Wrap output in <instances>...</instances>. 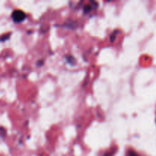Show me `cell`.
<instances>
[{"mask_svg": "<svg viewBox=\"0 0 156 156\" xmlns=\"http://www.w3.org/2000/svg\"><path fill=\"white\" fill-rule=\"evenodd\" d=\"M27 17L25 12L23 11L20 10V9H17V10L13 11L12 14V18L15 23H21L23 21H24Z\"/></svg>", "mask_w": 156, "mask_h": 156, "instance_id": "6da1fadb", "label": "cell"}, {"mask_svg": "<svg viewBox=\"0 0 156 156\" xmlns=\"http://www.w3.org/2000/svg\"><path fill=\"white\" fill-rule=\"evenodd\" d=\"M97 5H98V3L95 2H91L89 4L86 5L84 7V9H83L84 12H85V14L89 13V12H91L93 9H95V8L97 7V6H96Z\"/></svg>", "mask_w": 156, "mask_h": 156, "instance_id": "7a4b0ae2", "label": "cell"}, {"mask_svg": "<svg viewBox=\"0 0 156 156\" xmlns=\"http://www.w3.org/2000/svg\"><path fill=\"white\" fill-rule=\"evenodd\" d=\"M66 59L67 62H68L70 65H75V64H76V59H74L73 56H67L66 57Z\"/></svg>", "mask_w": 156, "mask_h": 156, "instance_id": "3957f363", "label": "cell"}, {"mask_svg": "<svg viewBox=\"0 0 156 156\" xmlns=\"http://www.w3.org/2000/svg\"><path fill=\"white\" fill-rule=\"evenodd\" d=\"M118 32L119 31H117V30H114V31L113 32L112 34L111 35V42H113V41H114V37L115 38L116 35H117V34H118Z\"/></svg>", "mask_w": 156, "mask_h": 156, "instance_id": "277c9868", "label": "cell"}, {"mask_svg": "<svg viewBox=\"0 0 156 156\" xmlns=\"http://www.w3.org/2000/svg\"><path fill=\"white\" fill-rule=\"evenodd\" d=\"M129 155V156H139L135 152H133V151H129V155Z\"/></svg>", "mask_w": 156, "mask_h": 156, "instance_id": "5b68a950", "label": "cell"}, {"mask_svg": "<svg viewBox=\"0 0 156 156\" xmlns=\"http://www.w3.org/2000/svg\"><path fill=\"white\" fill-rule=\"evenodd\" d=\"M113 154H114V152H107V153H105L104 156H112Z\"/></svg>", "mask_w": 156, "mask_h": 156, "instance_id": "8992f818", "label": "cell"}]
</instances>
